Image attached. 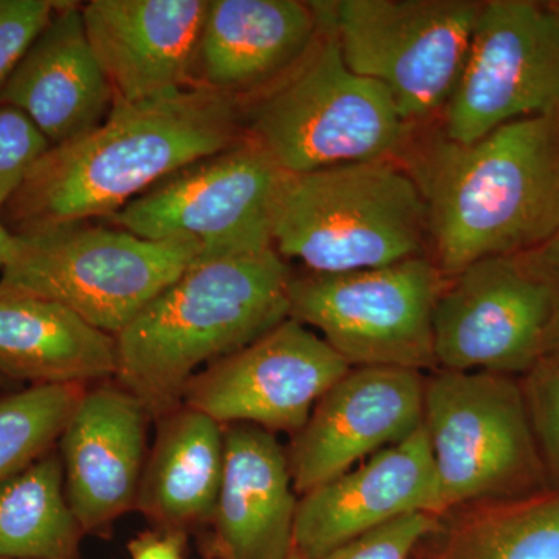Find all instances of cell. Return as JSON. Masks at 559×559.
I'll return each mask as SVG.
<instances>
[{
    "label": "cell",
    "instance_id": "obj_1",
    "mask_svg": "<svg viewBox=\"0 0 559 559\" xmlns=\"http://www.w3.org/2000/svg\"><path fill=\"white\" fill-rule=\"evenodd\" d=\"M245 139L241 105L212 92L114 102L95 130L40 157L0 216L14 235L105 221L171 173Z\"/></svg>",
    "mask_w": 559,
    "mask_h": 559
},
{
    "label": "cell",
    "instance_id": "obj_2",
    "mask_svg": "<svg viewBox=\"0 0 559 559\" xmlns=\"http://www.w3.org/2000/svg\"><path fill=\"white\" fill-rule=\"evenodd\" d=\"M400 159L425 201L430 259L447 280L536 249L559 229V108L468 145L441 131L412 138Z\"/></svg>",
    "mask_w": 559,
    "mask_h": 559
},
{
    "label": "cell",
    "instance_id": "obj_3",
    "mask_svg": "<svg viewBox=\"0 0 559 559\" xmlns=\"http://www.w3.org/2000/svg\"><path fill=\"white\" fill-rule=\"evenodd\" d=\"M285 259L275 249L200 257L116 336L114 380L151 418L178 409L202 366L248 347L289 318Z\"/></svg>",
    "mask_w": 559,
    "mask_h": 559
},
{
    "label": "cell",
    "instance_id": "obj_4",
    "mask_svg": "<svg viewBox=\"0 0 559 559\" xmlns=\"http://www.w3.org/2000/svg\"><path fill=\"white\" fill-rule=\"evenodd\" d=\"M272 242L316 274L377 270L428 255V213L399 160L356 162L286 175Z\"/></svg>",
    "mask_w": 559,
    "mask_h": 559
},
{
    "label": "cell",
    "instance_id": "obj_5",
    "mask_svg": "<svg viewBox=\"0 0 559 559\" xmlns=\"http://www.w3.org/2000/svg\"><path fill=\"white\" fill-rule=\"evenodd\" d=\"M318 3L314 46L285 79L241 106L246 138L289 175L356 162L400 160L415 124L378 81L352 72Z\"/></svg>",
    "mask_w": 559,
    "mask_h": 559
},
{
    "label": "cell",
    "instance_id": "obj_6",
    "mask_svg": "<svg viewBox=\"0 0 559 559\" xmlns=\"http://www.w3.org/2000/svg\"><path fill=\"white\" fill-rule=\"evenodd\" d=\"M201 253L193 238L146 240L110 224L72 221L14 235L0 286L57 301L117 336Z\"/></svg>",
    "mask_w": 559,
    "mask_h": 559
},
{
    "label": "cell",
    "instance_id": "obj_7",
    "mask_svg": "<svg viewBox=\"0 0 559 559\" xmlns=\"http://www.w3.org/2000/svg\"><path fill=\"white\" fill-rule=\"evenodd\" d=\"M423 428L444 513L550 489L521 378L436 370L426 378Z\"/></svg>",
    "mask_w": 559,
    "mask_h": 559
},
{
    "label": "cell",
    "instance_id": "obj_8",
    "mask_svg": "<svg viewBox=\"0 0 559 559\" xmlns=\"http://www.w3.org/2000/svg\"><path fill=\"white\" fill-rule=\"evenodd\" d=\"M447 282L430 255L345 274H293L289 318L319 330L349 367L437 370L433 312Z\"/></svg>",
    "mask_w": 559,
    "mask_h": 559
},
{
    "label": "cell",
    "instance_id": "obj_9",
    "mask_svg": "<svg viewBox=\"0 0 559 559\" xmlns=\"http://www.w3.org/2000/svg\"><path fill=\"white\" fill-rule=\"evenodd\" d=\"M481 3L337 0L322 5L347 68L382 84L403 119L417 127L450 100Z\"/></svg>",
    "mask_w": 559,
    "mask_h": 559
},
{
    "label": "cell",
    "instance_id": "obj_10",
    "mask_svg": "<svg viewBox=\"0 0 559 559\" xmlns=\"http://www.w3.org/2000/svg\"><path fill=\"white\" fill-rule=\"evenodd\" d=\"M286 175L246 138L160 179L105 223L146 240L193 238L201 257L275 249L272 218Z\"/></svg>",
    "mask_w": 559,
    "mask_h": 559
},
{
    "label": "cell",
    "instance_id": "obj_11",
    "mask_svg": "<svg viewBox=\"0 0 559 559\" xmlns=\"http://www.w3.org/2000/svg\"><path fill=\"white\" fill-rule=\"evenodd\" d=\"M559 348V300L522 253L448 280L433 312L437 370L522 378Z\"/></svg>",
    "mask_w": 559,
    "mask_h": 559
},
{
    "label": "cell",
    "instance_id": "obj_12",
    "mask_svg": "<svg viewBox=\"0 0 559 559\" xmlns=\"http://www.w3.org/2000/svg\"><path fill=\"white\" fill-rule=\"evenodd\" d=\"M559 108V2L487 0L441 132L476 142L510 121Z\"/></svg>",
    "mask_w": 559,
    "mask_h": 559
},
{
    "label": "cell",
    "instance_id": "obj_13",
    "mask_svg": "<svg viewBox=\"0 0 559 559\" xmlns=\"http://www.w3.org/2000/svg\"><path fill=\"white\" fill-rule=\"evenodd\" d=\"M349 369L318 333L288 318L248 347L198 371L183 389L182 404L223 426L297 433Z\"/></svg>",
    "mask_w": 559,
    "mask_h": 559
},
{
    "label": "cell",
    "instance_id": "obj_14",
    "mask_svg": "<svg viewBox=\"0 0 559 559\" xmlns=\"http://www.w3.org/2000/svg\"><path fill=\"white\" fill-rule=\"evenodd\" d=\"M426 378L400 367H352L319 400L288 451L297 496L336 479L421 428Z\"/></svg>",
    "mask_w": 559,
    "mask_h": 559
},
{
    "label": "cell",
    "instance_id": "obj_15",
    "mask_svg": "<svg viewBox=\"0 0 559 559\" xmlns=\"http://www.w3.org/2000/svg\"><path fill=\"white\" fill-rule=\"evenodd\" d=\"M414 513L443 516L425 428L300 496L294 549L320 559L349 540Z\"/></svg>",
    "mask_w": 559,
    "mask_h": 559
},
{
    "label": "cell",
    "instance_id": "obj_16",
    "mask_svg": "<svg viewBox=\"0 0 559 559\" xmlns=\"http://www.w3.org/2000/svg\"><path fill=\"white\" fill-rule=\"evenodd\" d=\"M320 25L316 2L209 0L189 87L246 105L299 66Z\"/></svg>",
    "mask_w": 559,
    "mask_h": 559
},
{
    "label": "cell",
    "instance_id": "obj_17",
    "mask_svg": "<svg viewBox=\"0 0 559 559\" xmlns=\"http://www.w3.org/2000/svg\"><path fill=\"white\" fill-rule=\"evenodd\" d=\"M150 419L117 382L86 389L70 415L58 447L66 496L84 535L135 509Z\"/></svg>",
    "mask_w": 559,
    "mask_h": 559
},
{
    "label": "cell",
    "instance_id": "obj_18",
    "mask_svg": "<svg viewBox=\"0 0 559 559\" xmlns=\"http://www.w3.org/2000/svg\"><path fill=\"white\" fill-rule=\"evenodd\" d=\"M209 0H91L84 31L114 102H140L189 87Z\"/></svg>",
    "mask_w": 559,
    "mask_h": 559
},
{
    "label": "cell",
    "instance_id": "obj_19",
    "mask_svg": "<svg viewBox=\"0 0 559 559\" xmlns=\"http://www.w3.org/2000/svg\"><path fill=\"white\" fill-rule=\"evenodd\" d=\"M296 489L275 433L224 426L223 480L209 540L210 559H286L294 550Z\"/></svg>",
    "mask_w": 559,
    "mask_h": 559
},
{
    "label": "cell",
    "instance_id": "obj_20",
    "mask_svg": "<svg viewBox=\"0 0 559 559\" xmlns=\"http://www.w3.org/2000/svg\"><path fill=\"white\" fill-rule=\"evenodd\" d=\"M81 2L55 0V13L0 91L51 146L95 130L109 116L114 92L84 31Z\"/></svg>",
    "mask_w": 559,
    "mask_h": 559
},
{
    "label": "cell",
    "instance_id": "obj_21",
    "mask_svg": "<svg viewBox=\"0 0 559 559\" xmlns=\"http://www.w3.org/2000/svg\"><path fill=\"white\" fill-rule=\"evenodd\" d=\"M117 341L57 301L0 286V377L33 385L116 378Z\"/></svg>",
    "mask_w": 559,
    "mask_h": 559
},
{
    "label": "cell",
    "instance_id": "obj_22",
    "mask_svg": "<svg viewBox=\"0 0 559 559\" xmlns=\"http://www.w3.org/2000/svg\"><path fill=\"white\" fill-rule=\"evenodd\" d=\"M157 421L135 510L168 532L210 524L223 480L224 426L183 404Z\"/></svg>",
    "mask_w": 559,
    "mask_h": 559
},
{
    "label": "cell",
    "instance_id": "obj_23",
    "mask_svg": "<svg viewBox=\"0 0 559 559\" xmlns=\"http://www.w3.org/2000/svg\"><path fill=\"white\" fill-rule=\"evenodd\" d=\"M414 559H559V491L448 511Z\"/></svg>",
    "mask_w": 559,
    "mask_h": 559
},
{
    "label": "cell",
    "instance_id": "obj_24",
    "mask_svg": "<svg viewBox=\"0 0 559 559\" xmlns=\"http://www.w3.org/2000/svg\"><path fill=\"white\" fill-rule=\"evenodd\" d=\"M83 535L66 496L60 452L0 480V558L79 559Z\"/></svg>",
    "mask_w": 559,
    "mask_h": 559
},
{
    "label": "cell",
    "instance_id": "obj_25",
    "mask_svg": "<svg viewBox=\"0 0 559 559\" xmlns=\"http://www.w3.org/2000/svg\"><path fill=\"white\" fill-rule=\"evenodd\" d=\"M86 389L83 384L32 385L0 396V480L53 450Z\"/></svg>",
    "mask_w": 559,
    "mask_h": 559
},
{
    "label": "cell",
    "instance_id": "obj_26",
    "mask_svg": "<svg viewBox=\"0 0 559 559\" xmlns=\"http://www.w3.org/2000/svg\"><path fill=\"white\" fill-rule=\"evenodd\" d=\"M521 385L547 481L559 491V349L524 374Z\"/></svg>",
    "mask_w": 559,
    "mask_h": 559
},
{
    "label": "cell",
    "instance_id": "obj_27",
    "mask_svg": "<svg viewBox=\"0 0 559 559\" xmlns=\"http://www.w3.org/2000/svg\"><path fill=\"white\" fill-rule=\"evenodd\" d=\"M49 150V140L22 110L0 103V210Z\"/></svg>",
    "mask_w": 559,
    "mask_h": 559
},
{
    "label": "cell",
    "instance_id": "obj_28",
    "mask_svg": "<svg viewBox=\"0 0 559 559\" xmlns=\"http://www.w3.org/2000/svg\"><path fill=\"white\" fill-rule=\"evenodd\" d=\"M439 524L437 514H407L349 540L320 559H414L419 546Z\"/></svg>",
    "mask_w": 559,
    "mask_h": 559
},
{
    "label": "cell",
    "instance_id": "obj_29",
    "mask_svg": "<svg viewBox=\"0 0 559 559\" xmlns=\"http://www.w3.org/2000/svg\"><path fill=\"white\" fill-rule=\"evenodd\" d=\"M53 13L55 0H0V91Z\"/></svg>",
    "mask_w": 559,
    "mask_h": 559
},
{
    "label": "cell",
    "instance_id": "obj_30",
    "mask_svg": "<svg viewBox=\"0 0 559 559\" xmlns=\"http://www.w3.org/2000/svg\"><path fill=\"white\" fill-rule=\"evenodd\" d=\"M183 547L186 533L157 530L131 540L130 555L131 559H183Z\"/></svg>",
    "mask_w": 559,
    "mask_h": 559
},
{
    "label": "cell",
    "instance_id": "obj_31",
    "mask_svg": "<svg viewBox=\"0 0 559 559\" xmlns=\"http://www.w3.org/2000/svg\"><path fill=\"white\" fill-rule=\"evenodd\" d=\"M522 255L527 260L530 266L549 283L559 300V229L551 235L549 240Z\"/></svg>",
    "mask_w": 559,
    "mask_h": 559
},
{
    "label": "cell",
    "instance_id": "obj_32",
    "mask_svg": "<svg viewBox=\"0 0 559 559\" xmlns=\"http://www.w3.org/2000/svg\"><path fill=\"white\" fill-rule=\"evenodd\" d=\"M13 249L14 235L7 229L5 224H3L2 216H0V270L9 263Z\"/></svg>",
    "mask_w": 559,
    "mask_h": 559
},
{
    "label": "cell",
    "instance_id": "obj_33",
    "mask_svg": "<svg viewBox=\"0 0 559 559\" xmlns=\"http://www.w3.org/2000/svg\"><path fill=\"white\" fill-rule=\"evenodd\" d=\"M286 559H307V558H305L304 555L299 554V551L294 549L293 551H290L289 557Z\"/></svg>",
    "mask_w": 559,
    "mask_h": 559
},
{
    "label": "cell",
    "instance_id": "obj_34",
    "mask_svg": "<svg viewBox=\"0 0 559 559\" xmlns=\"http://www.w3.org/2000/svg\"><path fill=\"white\" fill-rule=\"evenodd\" d=\"M0 559H5V558H0Z\"/></svg>",
    "mask_w": 559,
    "mask_h": 559
}]
</instances>
